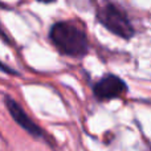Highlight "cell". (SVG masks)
<instances>
[{"label":"cell","mask_w":151,"mask_h":151,"mask_svg":"<svg viewBox=\"0 0 151 151\" xmlns=\"http://www.w3.org/2000/svg\"><path fill=\"white\" fill-rule=\"evenodd\" d=\"M1 7H4V5H3V3L0 1V8H1ZM0 39H3L5 42H9V41H11V39L7 36V33H5V32L3 31V27H1V24H0Z\"/></svg>","instance_id":"cell-6"},{"label":"cell","mask_w":151,"mask_h":151,"mask_svg":"<svg viewBox=\"0 0 151 151\" xmlns=\"http://www.w3.org/2000/svg\"><path fill=\"white\" fill-rule=\"evenodd\" d=\"M4 104L7 106L8 111H9L11 117L15 119V122L20 126L23 130H25L28 134H31L35 138H44V133L42 130L28 117V114L25 113V110L9 96L4 97Z\"/></svg>","instance_id":"cell-4"},{"label":"cell","mask_w":151,"mask_h":151,"mask_svg":"<svg viewBox=\"0 0 151 151\" xmlns=\"http://www.w3.org/2000/svg\"><path fill=\"white\" fill-rule=\"evenodd\" d=\"M37 1H40V3H45V4H49V3H53V1H56V0H37Z\"/></svg>","instance_id":"cell-7"},{"label":"cell","mask_w":151,"mask_h":151,"mask_svg":"<svg viewBox=\"0 0 151 151\" xmlns=\"http://www.w3.org/2000/svg\"><path fill=\"white\" fill-rule=\"evenodd\" d=\"M96 17L104 28L123 40H130L135 35V29L126 12L111 1L99 5L96 11Z\"/></svg>","instance_id":"cell-2"},{"label":"cell","mask_w":151,"mask_h":151,"mask_svg":"<svg viewBox=\"0 0 151 151\" xmlns=\"http://www.w3.org/2000/svg\"><path fill=\"white\" fill-rule=\"evenodd\" d=\"M49 40L53 47L68 57H83L89 50L88 35L72 21H57L50 27Z\"/></svg>","instance_id":"cell-1"},{"label":"cell","mask_w":151,"mask_h":151,"mask_svg":"<svg viewBox=\"0 0 151 151\" xmlns=\"http://www.w3.org/2000/svg\"><path fill=\"white\" fill-rule=\"evenodd\" d=\"M0 72L1 73H5V74H12V76H19V73L15 70V69H12L11 66L5 65L3 61H0Z\"/></svg>","instance_id":"cell-5"},{"label":"cell","mask_w":151,"mask_h":151,"mask_svg":"<svg viewBox=\"0 0 151 151\" xmlns=\"http://www.w3.org/2000/svg\"><path fill=\"white\" fill-rule=\"evenodd\" d=\"M127 91V85L122 78L114 74H106L93 86V93L98 101H110L118 98Z\"/></svg>","instance_id":"cell-3"}]
</instances>
